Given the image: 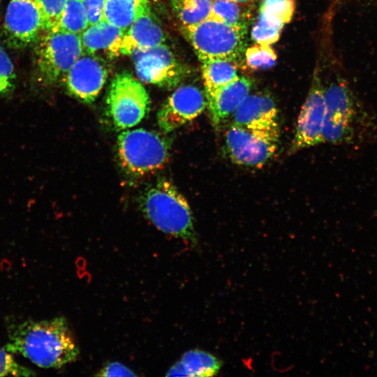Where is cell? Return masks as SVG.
<instances>
[{
  "label": "cell",
  "mask_w": 377,
  "mask_h": 377,
  "mask_svg": "<svg viewBox=\"0 0 377 377\" xmlns=\"http://www.w3.org/2000/svg\"><path fill=\"white\" fill-rule=\"evenodd\" d=\"M42 368H60L75 361L79 347L63 316L24 320L10 326L4 347Z\"/></svg>",
  "instance_id": "cell-1"
},
{
  "label": "cell",
  "mask_w": 377,
  "mask_h": 377,
  "mask_svg": "<svg viewBox=\"0 0 377 377\" xmlns=\"http://www.w3.org/2000/svg\"><path fill=\"white\" fill-rule=\"evenodd\" d=\"M146 218L159 230L197 242L191 208L185 198L170 182L161 179L147 189L140 198Z\"/></svg>",
  "instance_id": "cell-2"
},
{
  "label": "cell",
  "mask_w": 377,
  "mask_h": 377,
  "mask_svg": "<svg viewBox=\"0 0 377 377\" xmlns=\"http://www.w3.org/2000/svg\"><path fill=\"white\" fill-rule=\"evenodd\" d=\"M34 44V77L43 87L64 76L83 52L80 34L61 29L43 30Z\"/></svg>",
  "instance_id": "cell-3"
},
{
  "label": "cell",
  "mask_w": 377,
  "mask_h": 377,
  "mask_svg": "<svg viewBox=\"0 0 377 377\" xmlns=\"http://www.w3.org/2000/svg\"><path fill=\"white\" fill-rule=\"evenodd\" d=\"M117 154L123 170L129 175L140 177L164 167L169 158L170 146L159 134L136 128L119 135Z\"/></svg>",
  "instance_id": "cell-4"
},
{
  "label": "cell",
  "mask_w": 377,
  "mask_h": 377,
  "mask_svg": "<svg viewBox=\"0 0 377 377\" xmlns=\"http://www.w3.org/2000/svg\"><path fill=\"white\" fill-rule=\"evenodd\" d=\"M184 28L200 61L218 58L238 64L242 59L245 31L211 17Z\"/></svg>",
  "instance_id": "cell-5"
},
{
  "label": "cell",
  "mask_w": 377,
  "mask_h": 377,
  "mask_svg": "<svg viewBox=\"0 0 377 377\" xmlns=\"http://www.w3.org/2000/svg\"><path fill=\"white\" fill-rule=\"evenodd\" d=\"M279 137V128L253 129L232 124L225 134L224 148L235 164L263 167L276 154Z\"/></svg>",
  "instance_id": "cell-6"
},
{
  "label": "cell",
  "mask_w": 377,
  "mask_h": 377,
  "mask_svg": "<svg viewBox=\"0 0 377 377\" xmlns=\"http://www.w3.org/2000/svg\"><path fill=\"white\" fill-rule=\"evenodd\" d=\"M107 105L114 126L124 130L137 125L145 117L149 98L140 82L131 75L121 73L112 81Z\"/></svg>",
  "instance_id": "cell-7"
},
{
  "label": "cell",
  "mask_w": 377,
  "mask_h": 377,
  "mask_svg": "<svg viewBox=\"0 0 377 377\" xmlns=\"http://www.w3.org/2000/svg\"><path fill=\"white\" fill-rule=\"evenodd\" d=\"M325 117L323 142L341 144L350 142L354 134L356 107L352 92L342 82L332 83L324 89Z\"/></svg>",
  "instance_id": "cell-8"
},
{
  "label": "cell",
  "mask_w": 377,
  "mask_h": 377,
  "mask_svg": "<svg viewBox=\"0 0 377 377\" xmlns=\"http://www.w3.org/2000/svg\"><path fill=\"white\" fill-rule=\"evenodd\" d=\"M43 30V18L35 0L10 1L3 24L9 47L21 49L33 44Z\"/></svg>",
  "instance_id": "cell-9"
},
{
  "label": "cell",
  "mask_w": 377,
  "mask_h": 377,
  "mask_svg": "<svg viewBox=\"0 0 377 377\" xmlns=\"http://www.w3.org/2000/svg\"><path fill=\"white\" fill-rule=\"evenodd\" d=\"M323 91L324 87L320 77L315 75L297 118L290 147L292 152L323 142V130L325 117Z\"/></svg>",
  "instance_id": "cell-10"
},
{
  "label": "cell",
  "mask_w": 377,
  "mask_h": 377,
  "mask_svg": "<svg viewBox=\"0 0 377 377\" xmlns=\"http://www.w3.org/2000/svg\"><path fill=\"white\" fill-rule=\"evenodd\" d=\"M104 61L98 56L82 54L64 76L68 91L79 101H95L108 78Z\"/></svg>",
  "instance_id": "cell-11"
},
{
  "label": "cell",
  "mask_w": 377,
  "mask_h": 377,
  "mask_svg": "<svg viewBox=\"0 0 377 377\" xmlns=\"http://www.w3.org/2000/svg\"><path fill=\"white\" fill-rule=\"evenodd\" d=\"M205 94L198 87L185 85L178 88L157 114V122L165 132L173 131L198 117L205 109Z\"/></svg>",
  "instance_id": "cell-12"
},
{
  "label": "cell",
  "mask_w": 377,
  "mask_h": 377,
  "mask_svg": "<svg viewBox=\"0 0 377 377\" xmlns=\"http://www.w3.org/2000/svg\"><path fill=\"white\" fill-rule=\"evenodd\" d=\"M131 55L141 80L161 87H170L177 81L179 65L166 45L161 44L145 51H135Z\"/></svg>",
  "instance_id": "cell-13"
},
{
  "label": "cell",
  "mask_w": 377,
  "mask_h": 377,
  "mask_svg": "<svg viewBox=\"0 0 377 377\" xmlns=\"http://www.w3.org/2000/svg\"><path fill=\"white\" fill-rule=\"evenodd\" d=\"M252 84L249 77L239 76L229 84L205 94L210 120L214 128L218 129L234 114L250 94Z\"/></svg>",
  "instance_id": "cell-14"
},
{
  "label": "cell",
  "mask_w": 377,
  "mask_h": 377,
  "mask_svg": "<svg viewBox=\"0 0 377 377\" xmlns=\"http://www.w3.org/2000/svg\"><path fill=\"white\" fill-rule=\"evenodd\" d=\"M233 124L253 129L279 128L278 110L268 94H249L232 114Z\"/></svg>",
  "instance_id": "cell-15"
},
{
  "label": "cell",
  "mask_w": 377,
  "mask_h": 377,
  "mask_svg": "<svg viewBox=\"0 0 377 377\" xmlns=\"http://www.w3.org/2000/svg\"><path fill=\"white\" fill-rule=\"evenodd\" d=\"M164 40L163 31L149 8L125 31L121 54H131L135 51H145L163 44Z\"/></svg>",
  "instance_id": "cell-16"
},
{
  "label": "cell",
  "mask_w": 377,
  "mask_h": 377,
  "mask_svg": "<svg viewBox=\"0 0 377 377\" xmlns=\"http://www.w3.org/2000/svg\"><path fill=\"white\" fill-rule=\"evenodd\" d=\"M124 31L105 21L89 25L81 34L83 52L98 55L101 52L112 58L121 54Z\"/></svg>",
  "instance_id": "cell-17"
},
{
  "label": "cell",
  "mask_w": 377,
  "mask_h": 377,
  "mask_svg": "<svg viewBox=\"0 0 377 377\" xmlns=\"http://www.w3.org/2000/svg\"><path fill=\"white\" fill-rule=\"evenodd\" d=\"M222 361L215 355L199 349L183 354L181 359L166 372L167 376L209 377L216 375Z\"/></svg>",
  "instance_id": "cell-18"
},
{
  "label": "cell",
  "mask_w": 377,
  "mask_h": 377,
  "mask_svg": "<svg viewBox=\"0 0 377 377\" xmlns=\"http://www.w3.org/2000/svg\"><path fill=\"white\" fill-rule=\"evenodd\" d=\"M202 62L205 94L211 92L238 78L237 63L225 59H210Z\"/></svg>",
  "instance_id": "cell-19"
},
{
  "label": "cell",
  "mask_w": 377,
  "mask_h": 377,
  "mask_svg": "<svg viewBox=\"0 0 377 377\" xmlns=\"http://www.w3.org/2000/svg\"><path fill=\"white\" fill-rule=\"evenodd\" d=\"M148 8V3L125 0H106L103 20L125 32L135 20Z\"/></svg>",
  "instance_id": "cell-20"
},
{
  "label": "cell",
  "mask_w": 377,
  "mask_h": 377,
  "mask_svg": "<svg viewBox=\"0 0 377 377\" xmlns=\"http://www.w3.org/2000/svg\"><path fill=\"white\" fill-rule=\"evenodd\" d=\"M89 27L82 0H66L56 29L81 34Z\"/></svg>",
  "instance_id": "cell-21"
},
{
  "label": "cell",
  "mask_w": 377,
  "mask_h": 377,
  "mask_svg": "<svg viewBox=\"0 0 377 377\" xmlns=\"http://www.w3.org/2000/svg\"><path fill=\"white\" fill-rule=\"evenodd\" d=\"M239 3L231 0H213L209 17L246 32V17Z\"/></svg>",
  "instance_id": "cell-22"
},
{
  "label": "cell",
  "mask_w": 377,
  "mask_h": 377,
  "mask_svg": "<svg viewBox=\"0 0 377 377\" xmlns=\"http://www.w3.org/2000/svg\"><path fill=\"white\" fill-rule=\"evenodd\" d=\"M213 0H177L179 17L184 27L197 24L210 14Z\"/></svg>",
  "instance_id": "cell-23"
},
{
  "label": "cell",
  "mask_w": 377,
  "mask_h": 377,
  "mask_svg": "<svg viewBox=\"0 0 377 377\" xmlns=\"http://www.w3.org/2000/svg\"><path fill=\"white\" fill-rule=\"evenodd\" d=\"M295 8V0H263L259 15L283 27L291 20Z\"/></svg>",
  "instance_id": "cell-24"
},
{
  "label": "cell",
  "mask_w": 377,
  "mask_h": 377,
  "mask_svg": "<svg viewBox=\"0 0 377 377\" xmlns=\"http://www.w3.org/2000/svg\"><path fill=\"white\" fill-rule=\"evenodd\" d=\"M244 55L247 66L253 70L269 68L277 59L276 54L270 45L258 43L248 47Z\"/></svg>",
  "instance_id": "cell-25"
},
{
  "label": "cell",
  "mask_w": 377,
  "mask_h": 377,
  "mask_svg": "<svg viewBox=\"0 0 377 377\" xmlns=\"http://www.w3.org/2000/svg\"><path fill=\"white\" fill-rule=\"evenodd\" d=\"M283 27L259 15L251 31L252 39L258 44L271 45L279 39Z\"/></svg>",
  "instance_id": "cell-26"
},
{
  "label": "cell",
  "mask_w": 377,
  "mask_h": 377,
  "mask_svg": "<svg viewBox=\"0 0 377 377\" xmlns=\"http://www.w3.org/2000/svg\"><path fill=\"white\" fill-rule=\"evenodd\" d=\"M43 16L45 29H56L66 0H35Z\"/></svg>",
  "instance_id": "cell-27"
},
{
  "label": "cell",
  "mask_w": 377,
  "mask_h": 377,
  "mask_svg": "<svg viewBox=\"0 0 377 377\" xmlns=\"http://www.w3.org/2000/svg\"><path fill=\"white\" fill-rule=\"evenodd\" d=\"M33 376L35 372L20 364L13 354L0 348V376Z\"/></svg>",
  "instance_id": "cell-28"
},
{
  "label": "cell",
  "mask_w": 377,
  "mask_h": 377,
  "mask_svg": "<svg viewBox=\"0 0 377 377\" xmlns=\"http://www.w3.org/2000/svg\"><path fill=\"white\" fill-rule=\"evenodd\" d=\"M15 77L13 64L0 43V94H6L13 89Z\"/></svg>",
  "instance_id": "cell-29"
},
{
  "label": "cell",
  "mask_w": 377,
  "mask_h": 377,
  "mask_svg": "<svg viewBox=\"0 0 377 377\" xmlns=\"http://www.w3.org/2000/svg\"><path fill=\"white\" fill-rule=\"evenodd\" d=\"M82 1L87 13L89 26L103 21L106 0Z\"/></svg>",
  "instance_id": "cell-30"
},
{
  "label": "cell",
  "mask_w": 377,
  "mask_h": 377,
  "mask_svg": "<svg viewBox=\"0 0 377 377\" xmlns=\"http://www.w3.org/2000/svg\"><path fill=\"white\" fill-rule=\"evenodd\" d=\"M98 376H136L137 375L133 372L131 369L126 367L124 364L118 362H112L105 364L96 374Z\"/></svg>",
  "instance_id": "cell-31"
},
{
  "label": "cell",
  "mask_w": 377,
  "mask_h": 377,
  "mask_svg": "<svg viewBox=\"0 0 377 377\" xmlns=\"http://www.w3.org/2000/svg\"><path fill=\"white\" fill-rule=\"evenodd\" d=\"M235 3H237L239 4H246V3H251L252 1H253L254 0H231Z\"/></svg>",
  "instance_id": "cell-32"
},
{
  "label": "cell",
  "mask_w": 377,
  "mask_h": 377,
  "mask_svg": "<svg viewBox=\"0 0 377 377\" xmlns=\"http://www.w3.org/2000/svg\"><path fill=\"white\" fill-rule=\"evenodd\" d=\"M128 1L139 2L142 3H148L147 0H125Z\"/></svg>",
  "instance_id": "cell-33"
}]
</instances>
